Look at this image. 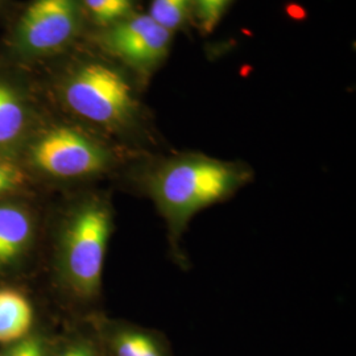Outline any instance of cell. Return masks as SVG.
Here are the masks:
<instances>
[{
	"instance_id": "1",
	"label": "cell",
	"mask_w": 356,
	"mask_h": 356,
	"mask_svg": "<svg viewBox=\"0 0 356 356\" xmlns=\"http://www.w3.org/2000/svg\"><path fill=\"white\" fill-rule=\"evenodd\" d=\"M254 178V169L247 164L195 152L149 154L126 175L129 191L148 200L164 220L169 256L184 270L191 266L184 238L191 220L229 202Z\"/></svg>"
},
{
	"instance_id": "2",
	"label": "cell",
	"mask_w": 356,
	"mask_h": 356,
	"mask_svg": "<svg viewBox=\"0 0 356 356\" xmlns=\"http://www.w3.org/2000/svg\"><path fill=\"white\" fill-rule=\"evenodd\" d=\"M113 232L114 210L106 195L83 194L66 210L58 231L57 269L63 289L78 305L94 304L101 297Z\"/></svg>"
},
{
	"instance_id": "3",
	"label": "cell",
	"mask_w": 356,
	"mask_h": 356,
	"mask_svg": "<svg viewBox=\"0 0 356 356\" xmlns=\"http://www.w3.org/2000/svg\"><path fill=\"white\" fill-rule=\"evenodd\" d=\"M66 107L94 126L119 134L143 131L141 113L127 79L103 64L81 66L65 82Z\"/></svg>"
},
{
	"instance_id": "4",
	"label": "cell",
	"mask_w": 356,
	"mask_h": 356,
	"mask_svg": "<svg viewBox=\"0 0 356 356\" xmlns=\"http://www.w3.org/2000/svg\"><path fill=\"white\" fill-rule=\"evenodd\" d=\"M36 168L60 181H89L114 170L118 156L102 141L72 126L44 132L32 147Z\"/></svg>"
},
{
	"instance_id": "5",
	"label": "cell",
	"mask_w": 356,
	"mask_h": 356,
	"mask_svg": "<svg viewBox=\"0 0 356 356\" xmlns=\"http://www.w3.org/2000/svg\"><path fill=\"white\" fill-rule=\"evenodd\" d=\"M78 0H33L23 13L15 44L26 56H45L65 48L78 32Z\"/></svg>"
},
{
	"instance_id": "6",
	"label": "cell",
	"mask_w": 356,
	"mask_h": 356,
	"mask_svg": "<svg viewBox=\"0 0 356 356\" xmlns=\"http://www.w3.org/2000/svg\"><path fill=\"white\" fill-rule=\"evenodd\" d=\"M104 41L127 64L149 69L165 57L172 32L157 24L149 15H136L111 26Z\"/></svg>"
},
{
	"instance_id": "7",
	"label": "cell",
	"mask_w": 356,
	"mask_h": 356,
	"mask_svg": "<svg viewBox=\"0 0 356 356\" xmlns=\"http://www.w3.org/2000/svg\"><path fill=\"white\" fill-rule=\"evenodd\" d=\"M97 329L102 356H175L168 337L157 329L124 321H104Z\"/></svg>"
},
{
	"instance_id": "8",
	"label": "cell",
	"mask_w": 356,
	"mask_h": 356,
	"mask_svg": "<svg viewBox=\"0 0 356 356\" xmlns=\"http://www.w3.org/2000/svg\"><path fill=\"white\" fill-rule=\"evenodd\" d=\"M33 322L31 304L22 293L13 289L0 291V343L26 338Z\"/></svg>"
},
{
	"instance_id": "9",
	"label": "cell",
	"mask_w": 356,
	"mask_h": 356,
	"mask_svg": "<svg viewBox=\"0 0 356 356\" xmlns=\"http://www.w3.org/2000/svg\"><path fill=\"white\" fill-rule=\"evenodd\" d=\"M31 234L32 223L24 210L0 206V264H7L22 254Z\"/></svg>"
},
{
	"instance_id": "10",
	"label": "cell",
	"mask_w": 356,
	"mask_h": 356,
	"mask_svg": "<svg viewBox=\"0 0 356 356\" xmlns=\"http://www.w3.org/2000/svg\"><path fill=\"white\" fill-rule=\"evenodd\" d=\"M26 107L17 92L0 82V147L10 145L26 128Z\"/></svg>"
},
{
	"instance_id": "11",
	"label": "cell",
	"mask_w": 356,
	"mask_h": 356,
	"mask_svg": "<svg viewBox=\"0 0 356 356\" xmlns=\"http://www.w3.org/2000/svg\"><path fill=\"white\" fill-rule=\"evenodd\" d=\"M191 7L193 0H152L148 15L157 24L173 33L185 23Z\"/></svg>"
},
{
	"instance_id": "12",
	"label": "cell",
	"mask_w": 356,
	"mask_h": 356,
	"mask_svg": "<svg viewBox=\"0 0 356 356\" xmlns=\"http://www.w3.org/2000/svg\"><path fill=\"white\" fill-rule=\"evenodd\" d=\"M94 22L102 26H114L132 13V0H83Z\"/></svg>"
},
{
	"instance_id": "13",
	"label": "cell",
	"mask_w": 356,
	"mask_h": 356,
	"mask_svg": "<svg viewBox=\"0 0 356 356\" xmlns=\"http://www.w3.org/2000/svg\"><path fill=\"white\" fill-rule=\"evenodd\" d=\"M54 356H102L98 335L95 338L88 334H73L60 344Z\"/></svg>"
},
{
	"instance_id": "14",
	"label": "cell",
	"mask_w": 356,
	"mask_h": 356,
	"mask_svg": "<svg viewBox=\"0 0 356 356\" xmlns=\"http://www.w3.org/2000/svg\"><path fill=\"white\" fill-rule=\"evenodd\" d=\"M229 3L231 0H193V7L204 31L210 32L216 28Z\"/></svg>"
},
{
	"instance_id": "15",
	"label": "cell",
	"mask_w": 356,
	"mask_h": 356,
	"mask_svg": "<svg viewBox=\"0 0 356 356\" xmlns=\"http://www.w3.org/2000/svg\"><path fill=\"white\" fill-rule=\"evenodd\" d=\"M26 181L24 172L13 161L0 159V194L20 188Z\"/></svg>"
},
{
	"instance_id": "16",
	"label": "cell",
	"mask_w": 356,
	"mask_h": 356,
	"mask_svg": "<svg viewBox=\"0 0 356 356\" xmlns=\"http://www.w3.org/2000/svg\"><path fill=\"white\" fill-rule=\"evenodd\" d=\"M3 356H47L44 342L40 338H23Z\"/></svg>"
}]
</instances>
